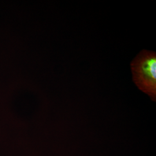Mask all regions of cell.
<instances>
[{
  "label": "cell",
  "mask_w": 156,
  "mask_h": 156,
  "mask_svg": "<svg viewBox=\"0 0 156 156\" xmlns=\"http://www.w3.org/2000/svg\"><path fill=\"white\" fill-rule=\"evenodd\" d=\"M131 69L134 83L138 89L156 101V53L142 50L131 62Z\"/></svg>",
  "instance_id": "obj_1"
}]
</instances>
